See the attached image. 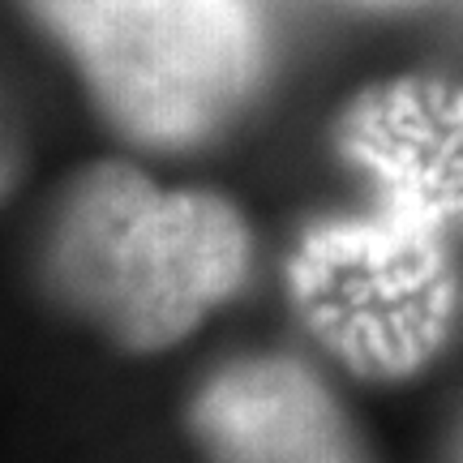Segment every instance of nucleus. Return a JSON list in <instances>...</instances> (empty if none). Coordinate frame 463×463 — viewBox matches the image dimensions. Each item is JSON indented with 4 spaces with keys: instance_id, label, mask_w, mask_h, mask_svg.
<instances>
[{
    "instance_id": "nucleus-1",
    "label": "nucleus",
    "mask_w": 463,
    "mask_h": 463,
    "mask_svg": "<svg viewBox=\"0 0 463 463\" xmlns=\"http://www.w3.org/2000/svg\"><path fill=\"white\" fill-rule=\"evenodd\" d=\"M352 155L378 172L364 219L305 236L292 283L322 339L356 369L416 364L450 317L447 232L463 219V99L391 90L352 120Z\"/></svg>"
},
{
    "instance_id": "nucleus-2",
    "label": "nucleus",
    "mask_w": 463,
    "mask_h": 463,
    "mask_svg": "<svg viewBox=\"0 0 463 463\" xmlns=\"http://www.w3.org/2000/svg\"><path fill=\"white\" fill-rule=\"evenodd\" d=\"M241 215L211 194H164L125 164L86 172L52 241L61 292L129 347H167L245 279Z\"/></svg>"
},
{
    "instance_id": "nucleus-3",
    "label": "nucleus",
    "mask_w": 463,
    "mask_h": 463,
    "mask_svg": "<svg viewBox=\"0 0 463 463\" xmlns=\"http://www.w3.org/2000/svg\"><path fill=\"white\" fill-rule=\"evenodd\" d=\"M120 129L184 146L228 120L258 78L249 0H31Z\"/></svg>"
},
{
    "instance_id": "nucleus-4",
    "label": "nucleus",
    "mask_w": 463,
    "mask_h": 463,
    "mask_svg": "<svg viewBox=\"0 0 463 463\" xmlns=\"http://www.w3.org/2000/svg\"><path fill=\"white\" fill-rule=\"evenodd\" d=\"M194 425L215 463H356L335 403L288 361L219 373L202 391Z\"/></svg>"
},
{
    "instance_id": "nucleus-5",
    "label": "nucleus",
    "mask_w": 463,
    "mask_h": 463,
    "mask_svg": "<svg viewBox=\"0 0 463 463\" xmlns=\"http://www.w3.org/2000/svg\"><path fill=\"white\" fill-rule=\"evenodd\" d=\"M369 5H408V0H369Z\"/></svg>"
}]
</instances>
